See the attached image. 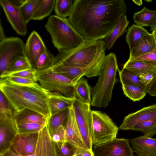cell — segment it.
<instances>
[{
	"mask_svg": "<svg viewBox=\"0 0 156 156\" xmlns=\"http://www.w3.org/2000/svg\"><path fill=\"white\" fill-rule=\"evenodd\" d=\"M64 126L66 141L77 148H85L72 107L69 108Z\"/></svg>",
	"mask_w": 156,
	"mask_h": 156,
	"instance_id": "e0dca14e",
	"label": "cell"
},
{
	"mask_svg": "<svg viewBox=\"0 0 156 156\" xmlns=\"http://www.w3.org/2000/svg\"><path fill=\"white\" fill-rule=\"evenodd\" d=\"M74 99L58 92L49 91L48 101L51 115L72 107Z\"/></svg>",
	"mask_w": 156,
	"mask_h": 156,
	"instance_id": "ffe728a7",
	"label": "cell"
},
{
	"mask_svg": "<svg viewBox=\"0 0 156 156\" xmlns=\"http://www.w3.org/2000/svg\"><path fill=\"white\" fill-rule=\"evenodd\" d=\"M92 113V144L99 145L116 138L119 129L108 115L98 111Z\"/></svg>",
	"mask_w": 156,
	"mask_h": 156,
	"instance_id": "52a82bcc",
	"label": "cell"
},
{
	"mask_svg": "<svg viewBox=\"0 0 156 156\" xmlns=\"http://www.w3.org/2000/svg\"><path fill=\"white\" fill-rule=\"evenodd\" d=\"M13 118L17 125L29 123H36L46 125L47 120L40 113L25 108L19 111H14Z\"/></svg>",
	"mask_w": 156,
	"mask_h": 156,
	"instance_id": "44dd1931",
	"label": "cell"
},
{
	"mask_svg": "<svg viewBox=\"0 0 156 156\" xmlns=\"http://www.w3.org/2000/svg\"><path fill=\"white\" fill-rule=\"evenodd\" d=\"M37 70L36 68H32L13 73L8 76H17L30 79L37 82V81L36 76Z\"/></svg>",
	"mask_w": 156,
	"mask_h": 156,
	"instance_id": "f35d334b",
	"label": "cell"
},
{
	"mask_svg": "<svg viewBox=\"0 0 156 156\" xmlns=\"http://www.w3.org/2000/svg\"><path fill=\"white\" fill-rule=\"evenodd\" d=\"M128 61H142L148 62L156 67V47L152 51L146 54Z\"/></svg>",
	"mask_w": 156,
	"mask_h": 156,
	"instance_id": "ab89813d",
	"label": "cell"
},
{
	"mask_svg": "<svg viewBox=\"0 0 156 156\" xmlns=\"http://www.w3.org/2000/svg\"><path fill=\"white\" fill-rule=\"evenodd\" d=\"M42 0H26L20 9L25 22L27 23L32 19Z\"/></svg>",
	"mask_w": 156,
	"mask_h": 156,
	"instance_id": "4dcf8cb0",
	"label": "cell"
},
{
	"mask_svg": "<svg viewBox=\"0 0 156 156\" xmlns=\"http://www.w3.org/2000/svg\"><path fill=\"white\" fill-rule=\"evenodd\" d=\"M90 103H84L75 98L72 108L85 147L92 149V113Z\"/></svg>",
	"mask_w": 156,
	"mask_h": 156,
	"instance_id": "ba28073f",
	"label": "cell"
},
{
	"mask_svg": "<svg viewBox=\"0 0 156 156\" xmlns=\"http://www.w3.org/2000/svg\"><path fill=\"white\" fill-rule=\"evenodd\" d=\"M53 141L56 143L66 141V135L65 126H61L58 128L51 137Z\"/></svg>",
	"mask_w": 156,
	"mask_h": 156,
	"instance_id": "b9f144b4",
	"label": "cell"
},
{
	"mask_svg": "<svg viewBox=\"0 0 156 156\" xmlns=\"http://www.w3.org/2000/svg\"><path fill=\"white\" fill-rule=\"evenodd\" d=\"M39 132L18 133L10 148L21 156L33 154L35 151Z\"/></svg>",
	"mask_w": 156,
	"mask_h": 156,
	"instance_id": "4fadbf2b",
	"label": "cell"
},
{
	"mask_svg": "<svg viewBox=\"0 0 156 156\" xmlns=\"http://www.w3.org/2000/svg\"><path fill=\"white\" fill-rule=\"evenodd\" d=\"M10 105L5 97L0 91V113L11 109Z\"/></svg>",
	"mask_w": 156,
	"mask_h": 156,
	"instance_id": "ee69618b",
	"label": "cell"
},
{
	"mask_svg": "<svg viewBox=\"0 0 156 156\" xmlns=\"http://www.w3.org/2000/svg\"><path fill=\"white\" fill-rule=\"evenodd\" d=\"M55 0H42L31 20H40L49 15L54 8Z\"/></svg>",
	"mask_w": 156,
	"mask_h": 156,
	"instance_id": "d6a6232c",
	"label": "cell"
},
{
	"mask_svg": "<svg viewBox=\"0 0 156 156\" xmlns=\"http://www.w3.org/2000/svg\"><path fill=\"white\" fill-rule=\"evenodd\" d=\"M133 1L137 5H138L140 6L142 4V1L141 0H133Z\"/></svg>",
	"mask_w": 156,
	"mask_h": 156,
	"instance_id": "f907efd6",
	"label": "cell"
},
{
	"mask_svg": "<svg viewBox=\"0 0 156 156\" xmlns=\"http://www.w3.org/2000/svg\"><path fill=\"white\" fill-rule=\"evenodd\" d=\"M75 156H94L92 149L89 150L85 148H78Z\"/></svg>",
	"mask_w": 156,
	"mask_h": 156,
	"instance_id": "bcb514c9",
	"label": "cell"
},
{
	"mask_svg": "<svg viewBox=\"0 0 156 156\" xmlns=\"http://www.w3.org/2000/svg\"><path fill=\"white\" fill-rule=\"evenodd\" d=\"M124 94L134 102L143 99L147 93L146 91L135 85H122Z\"/></svg>",
	"mask_w": 156,
	"mask_h": 156,
	"instance_id": "e575fe53",
	"label": "cell"
},
{
	"mask_svg": "<svg viewBox=\"0 0 156 156\" xmlns=\"http://www.w3.org/2000/svg\"><path fill=\"white\" fill-rule=\"evenodd\" d=\"M156 70V68L153 71L139 76L141 83L147 88L154 79Z\"/></svg>",
	"mask_w": 156,
	"mask_h": 156,
	"instance_id": "7bdbcfd3",
	"label": "cell"
},
{
	"mask_svg": "<svg viewBox=\"0 0 156 156\" xmlns=\"http://www.w3.org/2000/svg\"><path fill=\"white\" fill-rule=\"evenodd\" d=\"M126 10L124 0H75L68 19L85 39L103 40Z\"/></svg>",
	"mask_w": 156,
	"mask_h": 156,
	"instance_id": "6da1fadb",
	"label": "cell"
},
{
	"mask_svg": "<svg viewBox=\"0 0 156 156\" xmlns=\"http://www.w3.org/2000/svg\"></svg>",
	"mask_w": 156,
	"mask_h": 156,
	"instance_id": "816d5d0a",
	"label": "cell"
},
{
	"mask_svg": "<svg viewBox=\"0 0 156 156\" xmlns=\"http://www.w3.org/2000/svg\"><path fill=\"white\" fill-rule=\"evenodd\" d=\"M0 90L14 111L27 108L42 114L47 120L51 116L48 101L49 91L37 82L20 85L1 79Z\"/></svg>",
	"mask_w": 156,
	"mask_h": 156,
	"instance_id": "7a4b0ae2",
	"label": "cell"
},
{
	"mask_svg": "<svg viewBox=\"0 0 156 156\" xmlns=\"http://www.w3.org/2000/svg\"><path fill=\"white\" fill-rule=\"evenodd\" d=\"M105 49L103 40L85 39L82 44L74 49L59 52L55 57V65L62 64L84 68L101 64L106 56Z\"/></svg>",
	"mask_w": 156,
	"mask_h": 156,
	"instance_id": "3957f363",
	"label": "cell"
},
{
	"mask_svg": "<svg viewBox=\"0 0 156 156\" xmlns=\"http://www.w3.org/2000/svg\"><path fill=\"white\" fill-rule=\"evenodd\" d=\"M18 133L11 109L0 113V154L10 148Z\"/></svg>",
	"mask_w": 156,
	"mask_h": 156,
	"instance_id": "30bf717a",
	"label": "cell"
},
{
	"mask_svg": "<svg viewBox=\"0 0 156 156\" xmlns=\"http://www.w3.org/2000/svg\"><path fill=\"white\" fill-rule=\"evenodd\" d=\"M3 79L11 83L20 85H30L36 83L30 79L17 76H9Z\"/></svg>",
	"mask_w": 156,
	"mask_h": 156,
	"instance_id": "60d3db41",
	"label": "cell"
},
{
	"mask_svg": "<svg viewBox=\"0 0 156 156\" xmlns=\"http://www.w3.org/2000/svg\"><path fill=\"white\" fill-rule=\"evenodd\" d=\"M0 3L8 21L16 33L21 36L26 35L27 24L24 20L20 7L12 4L7 0H1Z\"/></svg>",
	"mask_w": 156,
	"mask_h": 156,
	"instance_id": "5bb4252c",
	"label": "cell"
},
{
	"mask_svg": "<svg viewBox=\"0 0 156 156\" xmlns=\"http://www.w3.org/2000/svg\"><path fill=\"white\" fill-rule=\"evenodd\" d=\"M44 27L51 36L54 46L59 52L74 49L82 44L85 40L68 19L51 15Z\"/></svg>",
	"mask_w": 156,
	"mask_h": 156,
	"instance_id": "5b68a950",
	"label": "cell"
},
{
	"mask_svg": "<svg viewBox=\"0 0 156 156\" xmlns=\"http://www.w3.org/2000/svg\"></svg>",
	"mask_w": 156,
	"mask_h": 156,
	"instance_id": "f5cc1de1",
	"label": "cell"
},
{
	"mask_svg": "<svg viewBox=\"0 0 156 156\" xmlns=\"http://www.w3.org/2000/svg\"><path fill=\"white\" fill-rule=\"evenodd\" d=\"M129 23L126 15L120 17L111 33L103 40L106 49L109 50L112 48L117 39L126 31Z\"/></svg>",
	"mask_w": 156,
	"mask_h": 156,
	"instance_id": "603a6c76",
	"label": "cell"
},
{
	"mask_svg": "<svg viewBox=\"0 0 156 156\" xmlns=\"http://www.w3.org/2000/svg\"><path fill=\"white\" fill-rule=\"evenodd\" d=\"M102 64L80 68L59 64L55 65L52 69L55 72L62 75L76 83L83 76L91 78L99 76Z\"/></svg>",
	"mask_w": 156,
	"mask_h": 156,
	"instance_id": "7c38bea8",
	"label": "cell"
},
{
	"mask_svg": "<svg viewBox=\"0 0 156 156\" xmlns=\"http://www.w3.org/2000/svg\"><path fill=\"white\" fill-rule=\"evenodd\" d=\"M55 57L47 49L39 58L36 69L41 70L53 67L55 65Z\"/></svg>",
	"mask_w": 156,
	"mask_h": 156,
	"instance_id": "8d00e7d4",
	"label": "cell"
},
{
	"mask_svg": "<svg viewBox=\"0 0 156 156\" xmlns=\"http://www.w3.org/2000/svg\"><path fill=\"white\" fill-rule=\"evenodd\" d=\"M47 49L40 35L35 30L32 31L25 44V53L32 68H36L39 58Z\"/></svg>",
	"mask_w": 156,
	"mask_h": 156,
	"instance_id": "9a60e30c",
	"label": "cell"
},
{
	"mask_svg": "<svg viewBox=\"0 0 156 156\" xmlns=\"http://www.w3.org/2000/svg\"><path fill=\"white\" fill-rule=\"evenodd\" d=\"M147 92L151 96L156 97V70L154 79L147 87Z\"/></svg>",
	"mask_w": 156,
	"mask_h": 156,
	"instance_id": "f6af8a7d",
	"label": "cell"
},
{
	"mask_svg": "<svg viewBox=\"0 0 156 156\" xmlns=\"http://www.w3.org/2000/svg\"><path fill=\"white\" fill-rule=\"evenodd\" d=\"M156 117V103L143 108L125 117L119 127L122 130H131L136 125Z\"/></svg>",
	"mask_w": 156,
	"mask_h": 156,
	"instance_id": "2e32d148",
	"label": "cell"
},
{
	"mask_svg": "<svg viewBox=\"0 0 156 156\" xmlns=\"http://www.w3.org/2000/svg\"><path fill=\"white\" fill-rule=\"evenodd\" d=\"M150 30L152 31L151 34L154 37L156 44V26L153 28H151Z\"/></svg>",
	"mask_w": 156,
	"mask_h": 156,
	"instance_id": "681fc988",
	"label": "cell"
},
{
	"mask_svg": "<svg viewBox=\"0 0 156 156\" xmlns=\"http://www.w3.org/2000/svg\"><path fill=\"white\" fill-rule=\"evenodd\" d=\"M133 19L137 26L153 28L156 26V10H150L144 7L140 11L134 13Z\"/></svg>",
	"mask_w": 156,
	"mask_h": 156,
	"instance_id": "cb8c5ba5",
	"label": "cell"
},
{
	"mask_svg": "<svg viewBox=\"0 0 156 156\" xmlns=\"http://www.w3.org/2000/svg\"><path fill=\"white\" fill-rule=\"evenodd\" d=\"M130 142L138 156H156V139L144 135L132 139Z\"/></svg>",
	"mask_w": 156,
	"mask_h": 156,
	"instance_id": "ac0fdd59",
	"label": "cell"
},
{
	"mask_svg": "<svg viewBox=\"0 0 156 156\" xmlns=\"http://www.w3.org/2000/svg\"><path fill=\"white\" fill-rule=\"evenodd\" d=\"M25 44L17 37H7L0 42V72L2 73L9 64L19 57H26Z\"/></svg>",
	"mask_w": 156,
	"mask_h": 156,
	"instance_id": "9c48e42d",
	"label": "cell"
},
{
	"mask_svg": "<svg viewBox=\"0 0 156 156\" xmlns=\"http://www.w3.org/2000/svg\"><path fill=\"white\" fill-rule=\"evenodd\" d=\"M156 47L154 37L149 33L142 37L130 51L128 60L135 59L153 51Z\"/></svg>",
	"mask_w": 156,
	"mask_h": 156,
	"instance_id": "7402d4cb",
	"label": "cell"
},
{
	"mask_svg": "<svg viewBox=\"0 0 156 156\" xmlns=\"http://www.w3.org/2000/svg\"><path fill=\"white\" fill-rule=\"evenodd\" d=\"M75 98L84 103H90L91 101L90 88L87 80L80 78L75 86Z\"/></svg>",
	"mask_w": 156,
	"mask_h": 156,
	"instance_id": "4316f807",
	"label": "cell"
},
{
	"mask_svg": "<svg viewBox=\"0 0 156 156\" xmlns=\"http://www.w3.org/2000/svg\"><path fill=\"white\" fill-rule=\"evenodd\" d=\"M46 126L36 123H29L17 125L18 133L39 132Z\"/></svg>",
	"mask_w": 156,
	"mask_h": 156,
	"instance_id": "74e56055",
	"label": "cell"
},
{
	"mask_svg": "<svg viewBox=\"0 0 156 156\" xmlns=\"http://www.w3.org/2000/svg\"><path fill=\"white\" fill-rule=\"evenodd\" d=\"M120 82L122 85L137 86L147 91V88L141 82L139 77L127 69L123 68L118 70Z\"/></svg>",
	"mask_w": 156,
	"mask_h": 156,
	"instance_id": "f546056e",
	"label": "cell"
},
{
	"mask_svg": "<svg viewBox=\"0 0 156 156\" xmlns=\"http://www.w3.org/2000/svg\"><path fill=\"white\" fill-rule=\"evenodd\" d=\"M129 140L115 138L109 142L94 145V156H133Z\"/></svg>",
	"mask_w": 156,
	"mask_h": 156,
	"instance_id": "8fae6325",
	"label": "cell"
},
{
	"mask_svg": "<svg viewBox=\"0 0 156 156\" xmlns=\"http://www.w3.org/2000/svg\"><path fill=\"white\" fill-rule=\"evenodd\" d=\"M0 156H21L11 150L10 148L6 151Z\"/></svg>",
	"mask_w": 156,
	"mask_h": 156,
	"instance_id": "7dc6e473",
	"label": "cell"
},
{
	"mask_svg": "<svg viewBox=\"0 0 156 156\" xmlns=\"http://www.w3.org/2000/svg\"><path fill=\"white\" fill-rule=\"evenodd\" d=\"M32 68L30 63L26 57H17L9 64L5 70L1 74V79L6 78L13 73Z\"/></svg>",
	"mask_w": 156,
	"mask_h": 156,
	"instance_id": "484cf974",
	"label": "cell"
},
{
	"mask_svg": "<svg viewBox=\"0 0 156 156\" xmlns=\"http://www.w3.org/2000/svg\"><path fill=\"white\" fill-rule=\"evenodd\" d=\"M55 144L51 139L46 126L39 132L34 153L27 156H55Z\"/></svg>",
	"mask_w": 156,
	"mask_h": 156,
	"instance_id": "d6986e66",
	"label": "cell"
},
{
	"mask_svg": "<svg viewBox=\"0 0 156 156\" xmlns=\"http://www.w3.org/2000/svg\"><path fill=\"white\" fill-rule=\"evenodd\" d=\"M123 68L127 69L139 76L153 71L156 67L144 61L127 60Z\"/></svg>",
	"mask_w": 156,
	"mask_h": 156,
	"instance_id": "83f0119b",
	"label": "cell"
},
{
	"mask_svg": "<svg viewBox=\"0 0 156 156\" xmlns=\"http://www.w3.org/2000/svg\"><path fill=\"white\" fill-rule=\"evenodd\" d=\"M149 33L143 27L133 24L128 29L126 40L130 51L136 44L140 39Z\"/></svg>",
	"mask_w": 156,
	"mask_h": 156,
	"instance_id": "f1b7e54d",
	"label": "cell"
},
{
	"mask_svg": "<svg viewBox=\"0 0 156 156\" xmlns=\"http://www.w3.org/2000/svg\"><path fill=\"white\" fill-rule=\"evenodd\" d=\"M52 67L37 69L36 76L40 84L49 91L58 92L67 97L75 98L76 83L62 75L55 72Z\"/></svg>",
	"mask_w": 156,
	"mask_h": 156,
	"instance_id": "8992f818",
	"label": "cell"
},
{
	"mask_svg": "<svg viewBox=\"0 0 156 156\" xmlns=\"http://www.w3.org/2000/svg\"><path fill=\"white\" fill-rule=\"evenodd\" d=\"M77 147L70 143L65 141L55 143V156H75Z\"/></svg>",
	"mask_w": 156,
	"mask_h": 156,
	"instance_id": "d590c367",
	"label": "cell"
},
{
	"mask_svg": "<svg viewBox=\"0 0 156 156\" xmlns=\"http://www.w3.org/2000/svg\"><path fill=\"white\" fill-rule=\"evenodd\" d=\"M131 130L141 132L144 135L152 137L156 134V117L136 125Z\"/></svg>",
	"mask_w": 156,
	"mask_h": 156,
	"instance_id": "836d02e7",
	"label": "cell"
},
{
	"mask_svg": "<svg viewBox=\"0 0 156 156\" xmlns=\"http://www.w3.org/2000/svg\"><path fill=\"white\" fill-rule=\"evenodd\" d=\"M1 21L0 23V42L5 40L7 37L5 36L4 31L2 27Z\"/></svg>",
	"mask_w": 156,
	"mask_h": 156,
	"instance_id": "c3c4849f",
	"label": "cell"
},
{
	"mask_svg": "<svg viewBox=\"0 0 156 156\" xmlns=\"http://www.w3.org/2000/svg\"><path fill=\"white\" fill-rule=\"evenodd\" d=\"M69 108L66 109L51 115L47 119L46 126L51 138L58 128L64 126L68 114Z\"/></svg>",
	"mask_w": 156,
	"mask_h": 156,
	"instance_id": "d4e9b609",
	"label": "cell"
},
{
	"mask_svg": "<svg viewBox=\"0 0 156 156\" xmlns=\"http://www.w3.org/2000/svg\"><path fill=\"white\" fill-rule=\"evenodd\" d=\"M73 4V0H56L54 8L56 15L61 18L66 19L71 13Z\"/></svg>",
	"mask_w": 156,
	"mask_h": 156,
	"instance_id": "1f68e13d",
	"label": "cell"
},
{
	"mask_svg": "<svg viewBox=\"0 0 156 156\" xmlns=\"http://www.w3.org/2000/svg\"><path fill=\"white\" fill-rule=\"evenodd\" d=\"M118 69L115 54L110 53L106 55L98 80L92 88L90 104L92 106L105 108L108 105L116 82V74Z\"/></svg>",
	"mask_w": 156,
	"mask_h": 156,
	"instance_id": "277c9868",
	"label": "cell"
}]
</instances>
